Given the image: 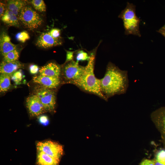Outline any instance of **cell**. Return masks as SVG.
Instances as JSON below:
<instances>
[{
  "label": "cell",
  "mask_w": 165,
  "mask_h": 165,
  "mask_svg": "<svg viewBox=\"0 0 165 165\" xmlns=\"http://www.w3.org/2000/svg\"><path fill=\"white\" fill-rule=\"evenodd\" d=\"M100 80L101 92L108 99L115 95L125 94L128 87L127 72L120 70L111 62Z\"/></svg>",
  "instance_id": "1"
},
{
  "label": "cell",
  "mask_w": 165,
  "mask_h": 165,
  "mask_svg": "<svg viewBox=\"0 0 165 165\" xmlns=\"http://www.w3.org/2000/svg\"><path fill=\"white\" fill-rule=\"evenodd\" d=\"M84 73L80 79L74 85L82 90L95 95L106 101L108 99L102 93L100 79L97 78L94 73L95 53H92Z\"/></svg>",
  "instance_id": "2"
},
{
  "label": "cell",
  "mask_w": 165,
  "mask_h": 165,
  "mask_svg": "<svg viewBox=\"0 0 165 165\" xmlns=\"http://www.w3.org/2000/svg\"><path fill=\"white\" fill-rule=\"evenodd\" d=\"M119 17L123 20L126 35L141 36L139 29L140 20L136 15L135 6L133 4L127 3Z\"/></svg>",
  "instance_id": "3"
},
{
  "label": "cell",
  "mask_w": 165,
  "mask_h": 165,
  "mask_svg": "<svg viewBox=\"0 0 165 165\" xmlns=\"http://www.w3.org/2000/svg\"><path fill=\"white\" fill-rule=\"evenodd\" d=\"M85 70V66L79 65L73 60L64 63L61 68V80L63 83L75 85L80 79Z\"/></svg>",
  "instance_id": "4"
},
{
  "label": "cell",
  "mask_w": 165,
  "mask_h": 165,
  "mask_svg": "<svg viewBox=\"0 0 165 165\" xmlns=\"http://www.w3.org/2000/svg\"><path fill=\"white\" fill-rule=\"evenodd\" d=\"M34 93L42 103L46 112H55L56 96L54 90L38 85L34 87Z\"/></svg>",
  "instance_id": "5"
},
{
  "label": "cell",
  "mask_w": 165,
  "mask_h": 165,
  "mask_svg": "<svg viewBox=\"0 0 165 165\" xmlns=\"http://www.w3.org/2000/svg\"><path fill=\"white\" fill-rule=\"evenodd\" d=\"M18 18L26 28L31 30L37 29L43 22L39 14L28 5L26 6L21 9Z\"/></svg>",
  "instance_id": "6"
},
{
  "label": "cell",
  "mask_w": 165,
  "mask_h": 165,
  "mask_svg": "<svg viewBox=\"0 0 165 165\" xmlns=\"http://www.w3.org/2000/svg\"><path fill=\"white\" fill-rule=\"evenodd\" d=\"M36 148L37 151L42 152L60 160L63 154L62 146L50 140L38 142Z\"/></svg>",
  "instance_id": "7"
},
{
  "label": "cell",
  "mask_w": 165,
  "mask_h": 165,
  "mask_svg": "<svg viewBox=\"0 0 165 165\" xmlns=\"http://www.w3.org/2000/svg\"><path fill=\"white\" fill-rule=\"evenodd\" d=\"M151 118L160 133L162 142L165 148V106L154 111L151 115Z\"/></svg>",
  "instance_id": "8"
},
{
  "label": "cell",
  "mask_w": 165,
  "mask_h": 165,
  "mask_svg": "<svg viewBox=\"0 0 165 165\" xmlns=\"http://www.w3.org/2000/svg\"><path fill=\"white\" fill-rule=\"evenodd\" d=\"M26 105L30 115L37 116L46 112L42 103L35 95L28 97L26 99Z\"/></svg>",
  "instance_id": "9"
},
{
  "label": "cell",
  "mask_w": 165,
  "mask_h": 165,
  "mask_svg": "<svg viewBox=\"0 0 165 165\" xmlns=\"http://www.w3.org/2000/svg\"><path fill=\"white\" fill-rule=\"evenodd\" d=\"M33 82L45 87L53 89L60 85L61 81L60 78L39 75L33 77Z\"/></svg>",
  "instance_id": "10"
},
{
  "label": "cell",
  "mask_w": 165,
  "mask_h": 165,
  "mask_svg": "<svg viewBox=\"0 0 165 165\" xmlns=\"http://www.w3.org/2000/svg\"><path fill=\"white\" fill-rule=\"evenodd\" d=\"M60 39L53 38L49 32L42 33L38 38L35 45L44 48H48L61 45Z\"/></svg>",
  "instance_id": "11"
},
{
  "label": "cell",
  "mask_w": 165,
  "mask_h": 165,
  "mask_svg": "<svg viewBox=\"0 0 165 165\" xmlns=\"http://www.w3.org/2000/svg\"><path fill=\"white\" fill-rule=\"evenodd\" d=\"M62 67L54 62H50L41 67L39 70L40 75L60 78Z\"/></svg>",
  "instance_id": "12"
},
{
  "label": "cell",
  "mask_w": 165,
  "mask_h": 165,
  "mask_svg": "<svg viewBox=\"0 0 165 165\" xmlns=\"http://www.w3.org/2000/svg\"><path fill=\"white\" fill-rule=\"evenodd\" d=\"M16 48V45L11 42L8 35L5 32L2 33L0 38V51L2 55L3 56Z\"/></svg>",
  "instance_id": "13"
},
{
  "label": "cell",
  "mask_w": 165,
  "mask_h": 165,
  "mask_svg": "<svg viewBox=\"0 0 165 165\" xmlns=\"http://www.w3.org/2000/svg\"><path fill=\"white\" fill-rule=\"evenodd\" d=\"M23 65L19 61L7 62L4 61L0 63V74L12 75L17 70L23 67Z\"/></svg>",
  "instance_id": "14"
},
{
  "label": "cell",
  "mask_w": 165,
  "mask_h": 165,
  "mask_svg": "<svg viewBox=\"0 0 165 165\" xmlns=\"http://www.w3.org/2000/svg\"><path fill=\"white\" fill-rule=\"evenodd\" d=\"M60 160L41 151H37V165H59Z\"/></svg>",
  "instance_id": "15"
},
{
  "label": "cell",
  "mask_w": 165,
  "mask_h": 165,
  "mask_svg": "<svg viewBox=\"0 0 165 165\" xmlns=\"http://www.w3.org/2000/svg\"><path fill=\"white\" fill-rule=\"evenodd\" d=\"M26 5L25 1L9 0L7 1V9L11 11L18 17L21 9Z\"/></svg>",
  "instance_id": "16"
},
{
  "label": "cell",
  "mask_w": 165,
  "mask_h": 165,
  "mask_svg": "<svg viewBox=\"0 0 165 165\" xmlns=\"http://www.w3.org/2000/svg\"><path fill=\"white\" fill-rule=\"evenodd\" d=\"M1 18L3 22L9 26L18 27L20 26L18 17L7 8Z\"/></svg>",
  "instance_id": "17"
},
{
  "label": "cell",
  "mask_w": 165,
  "mask_h": 165,
  "mask_svg": "<svg viewBox=\"0 0 165 165\" xmlns=\"http://www.w3.org/2000/svg\"><path fill=\"white\" fill-rule=\"evenodd\" d=\"M11 76L9 75L0 74V91L5 92L8 90L11 86L10 78Z\"/></svg>",
  "instance_id": "18"
},
{
  "label": "cell",
  "mask_w": 165,
  "mask_h": 165,
  "mask_svg": "<svg viewBox=\"0 0 165 165\" xmlns=\"http://www.w3.org/2000/svg\"><path fill=\"white\" fill-rule=\"evenodd\" d=\"M19 57V53L16 49L12 51L3 56V61L7 62L17 61Z\"/></svg>",
  "instance_id": "19"
},
{
  "label": "cell",
  "mask_w": 165,
  "mask_h": 165,
  "mask_svg": "<svg viewBox=\"0 0 165 165\" xmlns=\"http://www.w3.org/2000/svg\"><path fill=\"white\" fill-rule=\"evenodd\" d=\"M155 165H165V148L158 151L156 154Z\"/></svg>",
  "instance_id": "20"
},
{
  "label": "cell",
  "mask_w": 165,
  "mask_h": 165,
  "mask_svg": "<svg viewBox=\"0 0 165 165\" xmlns=\"http://www.w3.org/2000/svg\"><path fill=\"white\" fill-rule=\"evenodd\" d=\"M34 8L41 12H45L46 7V4L42 0H32L31 2Z\"/></svg>",
  "instance_id": "21"
},
{
  "label": "cell",
  "mask_w": 165,
  "mask_h": 165,
  "mask_svg": "<svg viewBox=\"0 0 165 165\" xmlns=\"http://www.w3.org/2000/svg\"><path fill=\"white\" fill-rule=\"evenodd\" d=\"M90 55L83 50L78 51L76 53V62H79V61H89L90 58Z\"/></svg>",
  "instance_id": "22"
},
{
  "label": "cell",
  "mask_w": 165,
  "mask_h": 165,
  "mask_svg": "<svg viewBox=\"0 0 165 165\" xmlns=\"http://www.w3.org/2000/svg\"><path fill=\"white\" fill-rule=\"evenodd\" d=\"M23 75L21 69L15 72L11 76V79L15 82L16 84L18 85L23 78Z\"/></svg>",
  "instance_id": "23"
},
{
  "label": "cell",
  "mask_w": 165,
  "mask_h": 165,
  "mask_svg": "<svg viewBox=\"0 0 165 165\" xmlns=\"http://www.w3.org/2000/svg\"><path fill=\"white\" fill-rule=\"evenodd\" d=\"M16 38L18 41L24 43L30 38L28 33L24 31L17 33L16 36Z\"/></svg>",
  "instance_id": "24"
},
{
  "label": "cell",
  "mask_w": 165,
  "mask_h": 165,
  "mask_svg": "<svg viewBox=\"0 0 165 165\" xmlns=\"http://www.w3.org/2000/svg\"><path fill=\"white\" fill-rule=\"evenodd\" d=\"M49 33L50 35L54 38L60 39L61 38V30L57 28H54L51 29Z\"/></svg>",
  "instance_id": "25"
},
{
  "label": "cell",
  "mask_w": 165,
  "mask_h": 165,
  "mask_svg": "<svg viewBox=\"0 0 165 165\" xmlns=\"http://www.w3.org/2000/svg\"><path fill=\"white\" fill-rule=\"evenodd\" d=\"M38 120L39 123L43 125H46L49 123V120L48 117L45 115H42L39 116Z\"/></svg>",
  "instance_id": "26"
},
{
  "label": "cell",
  "mask_w": 165,
  "mask_h": 165,
  "mask_svg": "<svg viewBox=\"0 0 165 165\" xmlns=\"http://www.w3.org/2000/svg\"><path fill=\"white\" fill-rule=\"evenodd\" d=\"M29 71L30 73L32 75H35L37 74L39 69L38 67L36 64L30 65L29 68Z\"/></svg>",
  "instance_id": "27"
},
{
  "label": "cell",
  "mask_w": 165,
  "mask_h": 165,
  "mask_svg": "<svg viewBox=\"0 0 165 165\" xmlns=\"http://www.w3.org/2000/svg\"><path fill=\"white\" fill-rule=\"evenodd\" d=\"M74 52L67 51L66 58L64 63L73 60Z\"/></svg>",
  "instance_id": "28"
},
{
  "label": "cell",
  "mask_w": 165,
  "mask_h": 165,
  "mask_svg": "<svg viewBox=\"0 0 165 165\" xmlns=\"http://www.w3.org/2000/svg\"><path fill=\"white\" fill-rule=\"evenodd\" d=\"M140 165H155V161L154 160L145 159L141 162Z\"/></svg>",
  "instance_id": "29"
},
{
  "label": "cell",
  "mask_w": 165,
  "mask_h": 165,
  "mask_svg": "<svg viewBox=\"0 0 165 165\" xmlns=\"http://www.w3.org/2000/svg\"><path fill=\"white\" fill-rule=\"evenodd\" d=\"M5 9V5L3 3L0 2V17L1 18L3 15Z\"/></svg>",
  "instance_id": "30"
},
{
  "label": "cell",
  "mask_w": 165,
  "mask_h": 165,
  "mask_svg": "<svg viewBox=\"0 0 165 165\" xmlns=\"http://www.w3.org/2000/svg\"><path fill=\"white\" fill-rule=\"evenodd\" d=\"M159 32L165 37V31L160 30Z\"/></svg>",
  "instance_id": "31"
},
{
  "label": "cell",
  "mask_w": 165,
  "mask_h": 165,
  "mask_svg": "<svg viewBox=\"0 0 165 165\" xmlns=\"http://www.w3.org/2000/svg\"><path fill=\"white\" fill-rule=\"evenodd\" d=\"M160 30L165 31V24Z\"/></svg>",
  "instance_id": "32"
}]
</instances>
